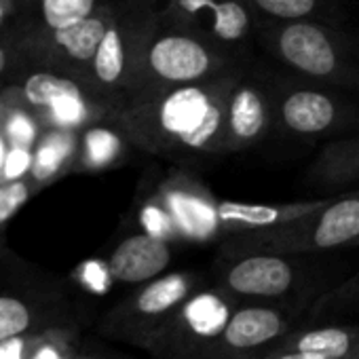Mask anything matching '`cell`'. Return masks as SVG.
Here are the masks:
<instances>
[{"label":"cell","mask_w":359,"mask_h":359,"mask_svg":"<svg viewBox=\"0 0 359 359\" xmlns=\"http://www.w3.org/2000/svg\"><path fill=\"white\" fill-rule=\"evenodd\" d=\"M89 323L91 306L76 287L0 241V344L49 330H85Z\"/></svg>","instance_id":"2"},{"label":"cell","mask_w":359,"mask_h":359,"mask_svg":"<svg viewBox=\"0 0 359 359\" xmlns=\"http://www.w3.org/2000/svg\"><path fill=\"white\" fill-rule=\"evenodd\" d=\"M167 212L175 241L210 243L222 241L218 201L199 180L177 171L158 187L154 197Z\"/></svg>","instance_id":"15"},{"label":"cell","mask_w":359,"mask_h":359,"mask_svg":"<svg viewBox=\"0 0 359 359\" xmlns=\"http://www.w3.org/2000/svg\"><path fill=\"white\" fill-rule=\"evenodd\" d=\"M248 66L205 83L144 87L121 102L112 121L131 146L175 165L218 158L229 97Z\"/></svg>","instance_id":"1"},{"label":"cell","mask_w":359,"mask_h":359,"mask_svg":"<svg viewBox=\"0 0 359 359\" xmlns=\"http://www.w3.org/2000/svg\"><path fill=\"white\" fill-rule=\"evenodd\" d=\"M173 262V241L140 231L121 239L108 260L106 273L112 281L140 285L163 275Z\"/></svg>","instance_id":"18"},{"label":"cell","mask_w":359,"mask_h":359,"mask_svg":"<svg viewBox=\"0 0 359 359\" xmlns=\"http://www.w3.org/2000/svg\"><path fill=\"white\" fill-rule=\"evenodd\" d=\"M264 359H359V355H355V357H327V355L311 353V351H285V348H275V351L269 353Z\"/></svg>","instance_id":"28"},{"label":"cell","mask_w":359,"mask_h":359,"mask_svg":"<svg viewBox=\"0 0 359 359\" xmlns=\"http://www.w3.org/2000/svg\"><path fill=\"white\" fill-rule=\"evenodd\" d=\"M125 135L116 127V123L110 118L97 121L81 131V148H79V161L76 171H102L108 165L114 163V158L121 154Z\"/></svg>","instance_id":"25"},{"label":"cell","mask_w":359,"mask_h":359,"mask_svg":"<svg viewBox=\"0 0 359 359\" xmlns=\"http://www.w3.org/2000/svg\"><path fill=\"white\" fill-rule=\"evenodd\" d=\"M72 359H131L123 353H116V351H108V348H102V346H87V344H81L79 351L72 355Z\"/></svg>","instance_id":"29"},{"label":"cell","mask_w":359,"mask_h":359,"mask_svg":"<svg viewBox=\"0 0 359 359\" xmlns=\"http://www.w3.org/2000/svg\"><path fill=\"white\" fill-rule=\"evenodd\" d=\"M237 302L212 283L195 292L150 346L154 359H208Z\"/></svg>","instance_id":"11"},{"label":"cell","mask_w":359,"mask_h":359,"mask_svg":"<svg viewBox=\"0 0 359 359\" xmlns=\"http://www.w3.org/2000/svg\"><path fill=\"white\" fill-rule=\"evenodd\" d=\"M161 11L163 0L112 3V18L89 68L87 85L114 110L137 85L144 55L158 26Z\"/></svg>","instance_id":"7"},{"label":"cell","mask_w":359,"mask_h":359,"mask_svg":"<svg viewBox=\"0 0 359 359\" xmlns=\"http://www.w3.org/2000/svg\"><path fill=\"white\" fill-rule=\"evenodd\" d=\"M11 87L22 93L43 125L83 131L114 114V108L89 85L55 70L28 66Z\"/></svg>","instance_id":"10"},{"label":"cell","mask_w":359,"mask_h":359,"mask_svg":"<svg viewBox=\"0 0 359 359\" xmlns=\"http://www.w3.org/2000/svg\"><path fill=\"white\" fill-rule=\"evenodd\" d=\"M359 323V273L325 290L306 311L302 325Z\"/></svg>","instance_id":"24"},{"label":"cell","mask_w":359,"mask_h":359,"mask_svg":"<svg viewBox=\"0 0 359 359\" xmlns=\"http://www.w3.org/2000/svg\"><path fill=\"white\" fill-rule=\"evenodd\" d=\"M26 68L28 62L18 41L7 32H0V81H5L7 87H11Z\"/></svg>","instance_id":"27"},{"label":"cell","mask_w":359,"mask_h":359,"mask_svg":"<svg viewBox=\"0 0 359 359\" xmlns=\"http://www.w3.org/2000/svg\"><path fill=\"white\" fill-rule=\"evenodd\" d=\"M43 121L24 102L15 87L0 93V182L28 171L32 148L43 131Z\"/></svg>","instance_id":"17"},{"label":"cell","mask_w":359,"mask_h":359,"mask_svg":"<svg viewBox=\"0 0 359 359\" xmlns=\"http://www.w3.org/2000/svg\"><path fill=\"white\" fill-rule=\"evenodd\" d=\"M208 279L210 277L197 271H175L140 283L97 319V334L108 340L150 351L180 306L205 287L210 283Z\"/></svg>","instance_id":"8"},{"label":"cell","mask_w":359,"mask_h":359,"mask_svg":"<svg viewBox=\"0 0 359 359\" xmlns=\"http://www.w3.org/2000/svg\"><path fill=\"white\" fill-rule=\"evenodd\" d=\"M210 283L237 304H279L306 315L309 306L330 290V273L304 254H218Z\"/></svg>","instance_id":"3"},{"label":"cell","mask_w":359,"mask_h":359,"mask_svg":"<svg viewBox=\"0 0 359 359\" xmlns=\"http://www.w3.org/2000/svg\"><path fill=\"white\" fill-rule=\"evenodd\" d=\"M112 3L114 0H110L93 15L70 28L32 36H13L28 66L55 70L74 76L87 85L89 68L95 60V53L112 18Z\"/></svg>","instance_id":"12"},{"label":"cell","mask_w":359,"mask_h":359,"mask_svg":"<svg viewBox=\"0 0 359 359\" xmlns=\"http://www.w3.org/2000/svg\"><path fill=\"white\" fill-rule=\"evenodd\" d=\"M36 195L28 175L11 177L0 182V241H5V231L9 222L20 214V210Z\"/></svg>","instance_id":"26"},{"label":"cell","mask_w":359,"mask_h":359,"mask_svg":"<svg viewBox=\"0 0 359 359\" xmlns=\"http://www.w3.org/2000/svg\"><path fill=\"white\" fill-rule=\"evenodd\" d=\"M256 43L290 74L359 95V34L325 22H258Z\"/></svg>","instance_id":"4"},{"label":"cell","mask_w":359,"mask_h":359,"mask_svg":"<svg viewBox=\"0 0 359 359\" xmlns=\"http://www.w3.org/2000/svg\"><path fill=\"white\" fill-rule=\"evenodd\" d=\"M275 127L298 140H336L359 133V104L344 91L300 79L281 68L271 72Z\"/></svg>","instance_id":"9"},{"label":"cell","mask_w":359,"mask_h":359,"mask_svg":"<svg viewBox=\"0 0 359 359\" xmlns=\"http://www.w3.org/2000/svg\"><path fill=\"white\" fill-rule=\"evenodd\" d=\"M306 184L317 191L346 193L359 187V133L327 140L306 169Z\"/></svg>","instance_id":"21"},{"label":"cell","mask_w":359,"mask_h":359,"mask_svg":"<svg viewBox=\"0 0 359 359\" xmlns=\"http://www.w3.org/2000/svg\"><path fill=\"white\" fill-rule=\"evenodd\" d=\"M256 22H325L342 24L334 0H243Z\"/></svg>","instance_id":"23"},{"label":"cell","mask_w":359,"mask_h":359,"mask_svg":"<svg viewBox=\"0 0 359 359\" xmlns=\"http://www.w3.org/2000/svg\"><path fill=\"white\" fill-rule=\"evenodd\" d=\"M180 20L212 36L226 49L252 57L256 41V18L243 0H163Z\"/></svg>","instance_id":"16"},{"label":"cell","mask_w":359,"mask_h":359,"mask_svg":"<svg viewBox=\"0 0 359 359\" xmlns=\"http://www.w3.org/2000/svg\"><path fill=\"white\" fill-rule=\"evenodd\" d=\"M359 245V189L332 195L315 212L258 233L233 235L220 241L218 254H304L317 256Z\"/></svg>","instance_id":"6"},{"label":"cell","mask_w":359,"mask_h":359,"mask_svg":"<svg viewBox=\"0 0 359 359\" xmlns=\"http://www.w3.org/2000/svg\"><path fill=\"white\" fill-rule=\"evenodd\" d=\"M81 131L45 125L30 156L28 180L34 191H43L70 171H76Z\"/></svg>","instance_id":"19"},{"label":"cell","mask_w":359,"mask_h":359,"mask_svg":"<svg viewBox=\"0 0 359 359\" xmlns=\"http://www.w3.org/2000/svg\"><path fill=\"white\" fill-rule=\"evenodd\" d=\"M248 62H252V57H243L201 30L180 22L163 3L158 26L146 49L133 93L144 87H175L214 81Z\"/></svg>","instance_id":"5"},{"label":"cell","mask_w":359,"mask_h":359,"mask_svg":"<svg viewBox=\"0 0 359 359\" xmlns=\"http://www.w3.org/2000/svg\"><path fill=\"white\" fill-rule=\"evenodd\" d=\"M110 0H15L18 22L11 36H32L70 28Z\"/></svg>","instance_id":"20"},{"label":"cell","mask_w":359,"mask_h":359,"mask_svg":"<svg viewBox=\"0 0 359 359\" xmlns=\"http://www.w3.org/2000/svg\"><path fill=\"white\" fill-rule=\"evenodd\" d=\"M273 131L277 127L271 70H260L252 60L229 97L222 156L250 150L262 144Z\"/></svg>","instance_id":"14"},{"label":"cell","mask_w":359,"mask_h":359,"mask_svg":"<svg viewBox=\"0 0 359 359\" xmlns=\"http://www.w3.org/2000/svg\"><path fill=\"white\" fill-rule=\"evenodd\" d=\"M304 313L279 304H237L216 336L208 359H264L298 325Z\"/></svg>","instance_id":"13"},{"label":"cell","mask_w":359,"mask_h":359,"mask_svg":"<svg viewBox=\"0 0 359 359\" xmlns=\"http://www.w3.org/2000/svg\"><path fill=\"white\" fill-rule=\"evenodd\" d=\"M83 330H49L0 344V359H72L83 344Z\"/></svg>","instance_id":"22"}]
</instances>
